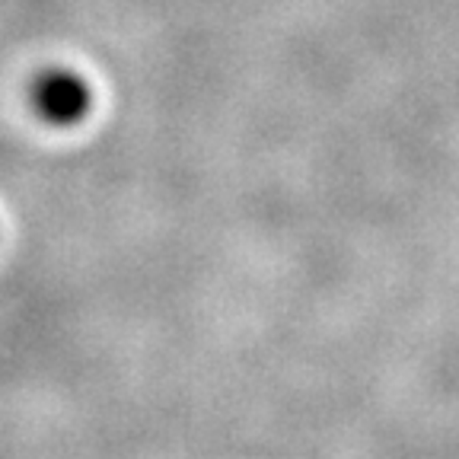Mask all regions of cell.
<instances>
[{
  "label": "cell",
  "instance_id": "6da1fadb",
  "mask_svg": "<svg viewBox=\"0 0 459 459\" xmlns=\"http://www.w3.org/2000/svg\"><path fill=\"white\" fill-rule=\"evenodd\" d=\"M32 106H36V112L42 115L45 122L65 128V125L80 122L90 112L93 93H90V83L80 74L55 67V71H45L32 83Z\"/></svg>",
  "mask_w": 459,
  "mask_h": 459
}]
</instances>
